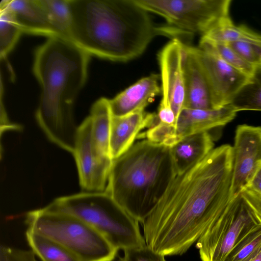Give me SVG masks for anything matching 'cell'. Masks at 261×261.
<instances>
[{
  "mask_svg": "<svg viewBox=\"0 0 261 261\" xmlns=\"http://www.w3.org/2000/svg\"><path fill=\"white\" fill-rule=\"evenodd\" d=\"M233 165L225 144L177 175L142 223L146 245L165 256L186 252L229 203Z\"/></svg>",
  "mask_w": 261,
  "mask_h": 261,
  "instance_id": "obj_1",
  "label": "cell"
},
{
  "mask_svg": "<svg viewBox=\"0 0 261 261\" xmlns=\"http://www.w3.org/2000/svg\"><path fill=\"white\" fill-rule=\"evenodd\" d=\"M67 38L89 55L125 62L140 57L158 35L149 12L135 0H68Z\"/></svg>",
  "mask_w": 261,
  "mask_h": 261,
  "instance_id": "obj_2",
  "label": "cell"
},
{
  "mask_svg": "<svg viewBox=\"0 0 261 261\" xmlns=\"http://www.w3.org/2000/svg\"><path fill=\"white\" fill-rule=\"evenodd\" d=\"M90 56L62 36L49 37L35 53L33 70L41 89L37 122L51 142L72 154L78 128L73 104L86 82Z\"/></svg>",
  "mask_w": 261,
  "mask_h": 261,
  "instance_id": "obj_3",
  "label": "cell"
},
{
  "mask_svg": "<svg viewBox=\"0 0 261 261\" xmlns=\"http://www.w3.org/2000/svg\"><path fill=\"white\" fill-rule=\"evenodd\" d=\"M176 175L170 147L146 139L113 160L105 192L142 224Z\"/></svg>",
  "mask_w": 261,
  "mask_h": 261,
  "instance_id": "obj_4",
  "label": "cell"
},
{
  "mask_svg": "<svg viewBox=\"0 0 261 261\" xmlns=\"http://www.w3.org/2000/svg\"><path fill=\"white\" fill-rule=\"evenodd\" d=\"M46 206L80 219L118 250L146 244L139 222L105 191L84 192L60 197Z\"/></svg>",
  "mask_w": 261,
  "mask_h": 261,
  "instance_id": "obj_5",
  "label": "cell"
},
{
  "mask_svg": "<svg viewBox=\"0 0 261 261\" xmlns=\"http://www.w3.org/2000/svg\"><path fill=\"white\" fill-rule=\"evenodd\" d=\"M27 229L64 246L82 261H113L118 250L86 223L46 206L25 215Z\"/></svg>",
  "mask_w": 261,
  "mask_h": 261,
  "instance_id": "obj_6",
  "label": "cell"
},
{
  "mask_svg": "<svg viewBox=\"0 0 261 261\" xmlns=\"http://www.w3.org/2000/svg\"><path fill=\"white\" fill-rule=\"evenodd\" d=\"M261 224V218L240 194L196 243L201 261H224L234 246Z\"/></svg>",
  "mask_w": 261,
  "mask_h": 261,
  "instance_id": "obj_7",
  "label": "cell"
},
{
  "mask_svg": "<svg viewBox=\"0 0 261 261\" xmlns=\"http://www.w3.org/2000/svg\"><path fill=\"white\" fill-rule=\"evenodd\" d=\"M149 13L164 18L168 25L182 33H206L229 16L230 0H135Z\"/></svg>",
  "mask_w": 261,
  "mask_h": 261,
  "instance_id": "obj_8",
  "label": "cell"
},
{
  "mask_svg": "<svg viewBox=\"0 0 261 261\" xmlns=\"http://www.w3.org/2000/svg\"><path fill=\"white\" fill-rule=\"evenodd\" d=\"M72 154L82 189L87 192H105L113 160L101 154L95 146L90 116L78 126Z\"/></svg>",
  "mask_w": 261,
  "mask_h": 261,
  "instance_id": "obj_9",
  "label": "cell"
},
{
  "mask_svg": "<svg viewBox=\"0 0 261 261\" xmlns=\"http://www.w3.org/2000/svg\"><path fill=\"white\" fill-rule=\"evenodd\" d=\"M237 113L228 105L211 110L184 108L174 126L157 124L152 130V138L156 142L171 147L186 136L226 125Z\"/></svg>",
  "mask_w": 261,
  "mask_h": 261,
  "instance_id": "obj_10",
  "label": "cell"
},
{
  "mask_svg": "<svg viewBox=\"0 0 261 261\" xmlns=\"http://www.w3.org/2000/svg\"><path fill=\"white\" fill-rule=\"evenodd\" d=\"M230 200L248 186L261 163V126H237L234 146Z\"/></svg>",
  "mask_w": 261,
  "mask_h": 261,
  "instance_id": "obj_11",
  "label": "cell"
},
{
  "mask_svg": "<svg viewBox=\"0 0 261 261\" xmlns=\"http://www.w3.org/2000/svg\"><path fill=\"white\" fill-rule=\"evenodd\" d=\"M193 49L208 84L215 108L228 105L249 76L210 51L194 46Z\"/></svg>",
  "mask_w": 261,
  "mask_h": 261,
  "instance_id": "obj_12",
  "label": "cell"
},
{
  "mask_svg": "<svg viewBox=\"0 0 261 261\" xmlns=\"http://www.w3.org/2000/svg\"><path fill=\"white\" fill-rule=\"evenodd\" d=\"M184 58V42L178 38H173L158 55L161 72V101L170 104L176 120L185 101Z\"/></svg>",
  "mask_w": 261,
  "mask_h": 261,
  "instance_id": "obj_13",
  "label": "cell"
},
{
  "mask_svg": "<svg viewBox=\"0 0 261 261\" xmlns=\"http://www.w3.org/2000/svg\"><path fill=\"white\" fill-rule=\"evenodd\" d=\"M160 75L151 73L144 77L109 99L112 116L122 117L145 108L161 94Z\"/></svg>",
  "mask_w": 261,
  "mask_h": 261,
  "instance_id": "obj_14",
  "label": "cell"
},
{
  "mask_svg": "<svg viewBox=\"0 0 261 261\" xmlns=\"http://www.w3.org/2000/svg\"><path fill=\"white\" fill-rule=\"evenodd\" d=\"M158 122L157 115L138 111L122 117L112 116L110 136V155L114 160L127 151L133 145L138 134Z\"/></svg>",
  "mask_w": 261,
  "mask_h": 261,
  "instance_id": "obj_15",
  "label": "cell"
},
{
  "mask_svg": "<svg viewBox=\"0 0 261 261\" xmlns=\"http://www.w3.org/2000/svg\"><path fill=\"white\" fill-rule=\"evenodd\" d=\"M6 9L22 33L58 36L51 27L40 0H3L0 9Z\"/></svg>",
  "mask_w": 261,
  "mask_h": 261,
  "instance_id": "obj_16",
  "label": "cell"
},
{
  "mask_svg": "<svg viewBox=\"0 0 261 261\" xmlns=\"http://www.w3.org/2000/svg\"><path fill=\"white\" fill-rule=\"evenodd\" d=\"M184 47L186 97L184 108L216 109L208 84L193 46L184 43Z\"/></svg>",
  "mask_w": 261,
  "mask_h": 261,
  "instance_id": "obj_17",
  "label": "cell"
},
{
  "mask_svg": "<svg viewBox=\"0 0 261 261\" xmlns=\"http://www.w3.org/2000/svg\"><path fill=\"white\" fill-rule=\"evenodd\" d=\"M214 142L207 132L186 136L170 147L177 175L184 173L202 160L213 149Z\"/></svg>",
  "mask_w": 261,
  "mask_h": 261,
  "instance_id": "obj_18",
  "label": "cell"
},
{
  "mask_svg": "<svg viewBox=\"0 0 261 261\" xmlns=\"http://www.w3.org/2000/svg\"><path fill=\"white\" fill-rule=\"evenodd\" d=\"M89 116L95 146L101 154L111 158L110 136L112 114L109 99L102 97L96 101L91 108Z\"/></svg>",
  "mask_w": 261,
  "mask_h": 261,
  "instance_id": "obj_19",
  "label": "cell"
},
{
  "mask_svg": "<svg viewBox=\"0 0 261 261\" xmlns=\"http://www.w3.org/2000/svg\"><path fill=\"white\" fill-rule=\"evenodd\" d=\"M201 37L223 43L237 41L261 42V34L246 25H234L230 16L220 20Z\"/></svg>",
  "mask_w": 261,
  "mask_h": 261,
  "instance_id": "obj_20",
  "label": "cell"
},
{
  "mask_svg": "<svg viewBox=\"0 0 261 261\" xmlns=\"http://www.w3.org/2000/svg\"><path fill=\"white\" fill-rule=\"evenodd\" d=\"M25 238L31 250L41 261H82L59 243L28 229Z\"/></svg>",
  "mask_w": 261,
  "mask_h": 261,
  "instance_id": "obj_21",
  "label": "cell"
},
{
  "mask_svg": "<svg viewBox=\"0 0 261 261\" xmlns=\"http://www.w3.org/2000/svg\"><path fill=\"white\" fill-rule=\"evenodd\" d=\"M237 112L261 111V65L254 67L247 82L228 105Z\"/></svg>",
  "mask_w": 261,
  "mask_h": 261,
  "instance_id": "obj_22",
  "label": "cell"
},
{
  "mask_svg": "<svg viewBox=\"0 0 261 261\" xmlns=\"http://www.w3.org/2000/svg\"><path fill=\"white\" fill-rule=\"evenodd\" d=\"M261 252V224L256 226L230 250L224 261H251Z\"/></svg>",
  "mask_w": 261,
  "mask_h": 261,
  "instance_id": "obj_23",
  "label": "cell"
},
{
  "mask_svg": "<svg viewBox=\"0 0 261 261\" xmlns=\"http://www.w3.org/2000/svg\"><path fill=\"white\" fill-rule=\"evenodd\" d=\"M40 2L57 36L67 38L71 19L68 0H40Z\"/></svg>",
  "mask_w": 261,
  "mask_h": 261,
  "instance_id": "obj_24",
  "label": "cell"
},
{
  "mask_svg": "<svg viewBox=\"0 0 261 261\" xmlns=\"http://www.w3.org/2000/svg\"><path fill=\"white\" fill-rule=\"evenodd\" d=\"M198 47L212 52L226 63L249 76L254 70V66L244 60L227 43L214 42L201 37Z\"/></svg>",
  "mask_w": 261,
  "mask_h": 261,
  "instance_id": "obj_25",
  "label": "cell"
},
{
  "mask_svg": "<svg viewBox=\"0 0 261 261\" xmlns=\"http://www.w3.org/2000/svg\"><path fill=\"white\" fill-rule=\"evenodd\" d=\"M22 33L10 13L0 9V57L5 60L16 45Z\"/></svg>",
  "mask_w": 261,
  "mask_h": 261,
  "instance_id": "obj_26",
  "label": "cell"
},
{
  "mask_svg": "<svg viewBox=\"0 0 261 261\" xmlns=\"http://www.w3.org/2000/svg\"><path fill=\"white\" fill-rule=\"evenodd\" d=\"M227 44L248 63L254 67L261 65V42L237 41Z\"/></svg>",
  "mask_w": 261,
  "mask_h": 261,
  "instance_id": "obj_27",
  "label": "cell"
},
{
  "mask_svg": "<svg viewBox=\"0 0 261 261\" xmlns=\"http://www.w3.org/2000/svg\"><path fill=\"white\" fill-rule=\"evenodd\" d=\"M165 255L157 253L146 244L124 250L120 261H166Z\"/></svg>",
  "mask_w": 261,
  "mask_h": 261,
  "instance_id": "obj_28",
  "label": "cell"
},
{
  "mask_svg": "<svg viewBox=\"0 0 261 261\" xmlns=\"http://www.w3.org/2000/svg\"><path fill=\"white\" fill-rule=\"evenodd\" d=\"M36 255L30 250H25L1 245L0 261H38Z\"/></svg>",
  "mask_w": 261,
  "mask_h": 261,
  "instance_id": "obj_29",
  "label": "cell"
},
{
  "mask_svg": "<svg viewBox=\"0 0 261 261\" xmlns=\"http://www.w3.org/2000/svg\"><path fill=\"white\" fill-rule=\"evenodd\" d=\"M157 115L159 123L174 126L176 117L170 104L161 101Z\"/></svg>",
  "mask_w": 261,
  "mask_h": 261,
  "instance_id": "obj_30",
  "label": "cell"
},
{
  "mask_svg": "<svg viewBox=\"0 0 261 261\" xmlns=\"http://www.w3.org/2000/svg\"><path fill=\"white\" fill-rule=\"evenodd\" d=\"M241 194L261 218V194L249 187L246 188Z\"/></svg>",
  "mask_w": 261,
  "mask_h": 261,
  "instance_id": "obj_31",
  "label": "cell"
},
{
  "mask_svg": "<svg viewBox=\"0 0 261 261\" xmlns=\"http://www.w3.org/2000/svg\"><path fill=\"white\" fill-rule=\"evenodd\" d=\"M247 187L261 194V163L259 164Z\"/></svg>",
  "mask_w": 261,
  "mask_h": 261,
  "instance_id": "obj_32",
  "label": "cell"
},
{
  "mask_svg": "<svg viewBox=\"0 0 261 261\" xmlns=\"http://www.w3.org/2000/svg\"><path fill=\"white\" fill-rule=\"evenodd\" d=\"M251 261H261V252L255 258Z\"/></svg>",
  "mask_w": 261,
  "mask_h": 261,
  "instance_id": "obj_33",
  "label": "cell"
},
{
  "mask_svg": "<svg viewBox=\"0 0 261 261\" xmlns=\"http://www.w3.org/2000/svg\"><path fill=\"white\" fill-rule=\"evenodd\" d=\"M117 261H120V259H119V260H117Z\"/></svg>",
  "mask_w": 261,
  "mask_h": 261,
  "instance_id": "obj_34",
  "label": "cell"
}]
</instances>
